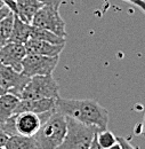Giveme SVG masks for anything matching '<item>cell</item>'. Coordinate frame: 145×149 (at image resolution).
<instances>
[{"mask_svg":"<svg viewBox=\"0 0 145 149\" xmlns=\"http://www.w3.org/2000/svg\"><path fill=\"white\" fill-rule=\"evenodd\" d=\"M26 54L24 45L9 41L0 47V63L8 65L16 71H22V62Z\"/></svg>","mask_w":145,"mask_h":149,"instance_id":"9","label":"cell"},{"mask_svg":"<svg viewBox=\"0 0 145 149\" xmlns=\"http://www.w3.org/2000/svg\"><path fill=\"white\" fill-rule=\"evenodd\" d=\"M89 149H104V148L98 143V141H97V139H96V136H95L94 140H93V142H91Z\"/></svg>","mask_w":145,"mask_h":149,"instance_id":"25","label":"cell"},{"mask_svg":"<svg viewBox=\"0 0 145 149\" xmlns=\"http://www.w3.org/2000/svg\"><path fill=\"white\" fill-rule=\"evenodd\" d=\"M59 86L53 74L31 77L24 90L22 91V100H39V99H57L59 97Z\"/></svg>","mask_w":145,"mask_h":149,"instance_id":"4","label":"cell"},{"mask_svg":"<svg viewBox=\"0 0 145 149\" xmlns=\"http://www.w3.org/2000/svg\"><path fill=\"white\" fill-rule=\"evenodd\" d=\"M16 1V12L15 15L29 24L32 23V19L37 12L44 6L38 0H15Z\"/></svg>","mask_w":145,"mask_h":149,"instance_id":"12","label":"cell"},{"mask_svg":"<svg viewBox=\"0 0 145 149\" xmlns=\"http://www.w3.org/2000/svg\"><path fill=\"white\" fill-rule=\"evenodd\" d=\"M122 1H126V2H129L134 6H136L138 9H141L145 14V0H122Z\"/></svg>","mask_w":145,"mask_h":149,"instance_id":"20","label":"cell"},{"mask_svg":"<svg viewBox=\"0 0 145 149\" xmlns=\"http://www.w3.org/2000/svg\"><path fill=\"white\" fill-rule=\"evenodd\" d=\"M31 25L52 31L61 37L65 38L68 36L66 29H65V22L62 19L57 7L44 5L37 12V14L32 19Z\"/></svg>","mask_w":145,"mask_h":149,"instance_id":"5","label":"cell"},{"mask_svg":"<svg viewBox=\"0 0 145 149\" xmlns=\"http://www.w3.org/2000/svg\"><path fill=\"white\" fill-rule=\"evenodd\" d=\"M5 148L7 149H38L37 142L33 136H23V135H13L9 136Z\"/></svg>","mask_w":145,"mask_h":149,"instance_id":"15","label":"cell"},{"mask_svg":"<svg viewBox=\"0 0 145 149\" xmlns=\"http://www.w3.org/2000/svg\"><path fill=\"white\" fill-rule=\"evenodd\" d=\"M0 149H7V148H5V147H1Z\"/></svg>","mask_w":145,"mask_h":149,"instance_id":"30","label":"cell"},{"mask_svg":"<svg viewBox=\"0 0 145 149\" xmlns=\"http://www.w3.org/2000/svg\"><path fill=\"white\" fill-rule=\"evenodd\" d=\"M14 13H10L7 17H5L0 22V47L9 42L14 24Z\"/></svg>","mask_w":145,"mask_h":149,"instance_id":"17","label":"cell"},{"mask_svg":"<svg viewBox=\"0 0 145 149\" xmlns=\"http://www.w3.org/2000/svg\"><path fill=\"white\" fill-rule=\"evenodd\" d=\"M3 6H5V5H3V2H2V1H1V0H0V8H2V7H3Z\"/></svg>","mask_w":145,"mask_h":149,"instance_id":"29","label":"cell"},{"mask_svg":"<svg viewBox=\"0 0 145 149\" xmlns=\"http://www.w3.org/2000/svg\"><path fill=\"white\" fill-rule=\"evenodd\" d=\"M56 99H39V100H19L15 115L19 112H33L37 115H42L46 112L55 110Z\"/></svg>","mask_w":145,"mask_h":149,"instance_id":"10","label":"cell"},{"mask_svg":"<svg viewBox=\"0 0 145 149\" xmlns=\"http://www.w3.org/2000/svg\"><path fill=\"white\" fill-rule=\"evenodd\" d=\"M66 123L68 131L65 138L57 149H89L94 138L101 131L70 117H66Z\"/></svg>","mask_w":145,"mask_h":149,"instance_id":"3","label":"cell"},{"mask_svg":"<svg viewBox=\"0 0 145 149\" xmlns=\"http://www.w3.org/2000/svg\"><path fill=\"white\" fill-rule=\"evenodd\" d=\"M30 78L21 71L0 63V86L6 93L14 94L21 99L22 91L29 83Z\"/></svg>","mask_w":145,"mask_h":149,"instance_id":"7","label":"cell"},{"mask_svg":"<svg viewBox=\"0 0 145 149\" xmlns=\"http://www.w3.org/2000/svg\"><path fill=\"white\" fill-rule=\"evenodd\" d=\"M10 13H12L10 9H9L7 6H3L2 8H0V22L5 19V17H7Z\"/></svg>","mask_w":145,"mask_h":149,"instance_id":"24","label":"cell"},{"mask_svg":"<svg viewBox=\"0 0 145 149\" xmlns=\"http://www.w3.org/2000/svg\"><path fill=\"white\" fill-rule=\"evenodd\" d=\"M15 15V14H14ZM31 31H32V25L22 21L18 16H14V24H13V30L10 35V42H16L25 45L26 41L31 38Z\"/></svg>","mask_w":145,"mask_h":149,"instance_id":"13","label":"cell"},{"mask_svg":"<svg viewBox=\"0 0 145 149\" xmlns=\"http://www.w3.org/2000/svg\"><path fill=\"white\" fill-rule=\"evenodd\" d=\"M55 110L65 117L73 118L85 125L97 127L101 131L108 130L109 126V111L96 100L57 97Z\"/></svg>","mask_w":145,"mask_h":149,"instance_id":"1","label":"cell"},{"mask_svg":"<svg viewBox=\"0 0 145 149\" xmlns=\"http://www.w3.org/2000/svg\"><path fill=\"white\" fill-rule=\"evenodd\" d=\"M108 149H122V148H121L120 143H119V142H117V143H114L113 146H111V147H110V148H108Z\"/></svg>","mask_w":145,"mask_h":149,"instance_id":"27","label":"cell"},{"mask_svg":"<svg viewBox=\"0 0 145 149\" xmlns=\"http://www.w3.org/2000/svg\"><path fill=\"white\" fill-rule=\"evenodd\" d=\"M39 2H41L42 5H47V6H53V7H57L59 8L61 3L63 0H38Z\"/></svg>","mask_w":145,"mask_h":149,"instance_id":"21","label":"cell"},{"mask_svg":"<svg viewBox=\"0 0 145 149\" xmlns=\"http://www.w3.org/2000/svg\"><path fill=\"white\" fill-rule=\"evenodd\" d=\"M46 112L42 115H37L33 112H19L14 115L15 117V129L19 135L23 136H35L41 127L42 123L48 119V117L55 112Z\"/></svg>","mask_w":145,"mask_h":149,"instance_id":"8","label":"cell"},{"mask_svg":"<svg viewBox=\"0 0 145 149\" xmlns=\"http://www.w3.org/2000/svg\"><path fill=\"white\" fill-rule=\"evenodd\" d=\"M28 54H37L45 56H59L65 45H54L44 40L30 38L24 45Z\"/></svg>","mask_w":145,"mask_h":149,"instance_id":"11","label":"cell"},{"mask_svg":"<svg viewBox=\"0 0 145 149\" xmlns=\"http://www.w3.org/2000/svg\"><path fill=\"white\" fill-rule=\"evenodd\" d=\"M3 94H6V92H5V91H3V88L0 86V96H2Z\"/></svg>","mask_w":145,"mask_h":149,"instance_id":"28","label":"cell"},{"mask_svg":"<svg viewBox=\"0 0 145 149\" xmlns=\"http://www.w3.org/2000/svg\"><path fill=\"white\" fill-rule=\"evenodd\" d=\"M96 139H97L98 143H99L104 149L110 148L111 146H113L114 143L118 142V138L109 130L99 131V132L96 134Z\"/></svg>","mask_w":145,"mask_h":149,"instance_id":"18","label":"cell"},{"mask_svg":"<svg viewBox=\"0 0 145 149\" xmlns=\"http://www.w3.org/2000/svg\"><path fill=\"white\" fill-rule=\"evenodd\" d=\"M19 97L10 93L0 96V124L15 115V110L19 102Z\"/></svg>","mask_w":145,"mask_h":149,"instance_id":"14","label":"cell"},{"mask_svg":"<svg viewBox=\"0 0 145 149\" xmlns=\"http://www.w3.org/2000/svg\"><path fill=\"white\" fill-rule=\"evenodd\" d=\"M1 1L3 2L5 6H7L10 9L12 13L15 14V12H16V1L15 0H1Z\"/></svg>","mask_w":145,"mask_h":149,"instance_id":"23","label":"cell"},{"mask_svg":"<svg viewBox=\"0 0 145 149\" xmlns=\"http://www.w3.org/2000/svg\"><path fill=\"white\" fill-rule=\"evenodd\" d=\"M8 139H9V136L6 134V132H5V131L2 130L1 124H0V148L6 146V143H7Z\"/></svg>","mask_w":145,"mask_h":149,"instance_id":"22","label":"cell"},{"mask_svg":"<svg viewBox=\"0 0 145 149\" xmlns=\"http://www.w3.org/2000/svg\"><path fill=\"white\" fill-rule=\"evenodd\" d=\"M118 142L120 143V146H121L122 149H137V148H135V147L130 143V141L128 140L127 138H125V136L118 138Z\"/></svg>","mask_w":145,"mask_h":149,"instance_id":"19","label":"cell"},{"mask_svg":"<svg viewBox=\"0 0 145 149\" xmlns=\"http://www.w3.org/2000/svg\"><path fill=\"white\" fill-rule=\"evenodd\" d=\"M31 38L44 40V41H47V42H50V44H54V45H65V42H66V39L64 37L57 36L56 33L52 32V31L36 28V26H32Z\"/></svg>","mask_w":145,"mask_h":149,"instance_id":"16","label":"cell"},{"mask_svg":"<svg viewBox=\"0 0 145 149\" xmlns=\"http://www.w3.org/2000/svg\"><path fill=\"white\" fill-rule=\"evenodd\" d=\"M59 56H45L37 54H26L22 62V74L29 78L35 76L53 74L57 67Z\"/></svg>","mask_w":145,"mask_h":149,"instance_id":"6","label":"cell"},{"mask_svg":"<svg viewBox=\"0 0 145 149\" xmlns=\"http://www.w3.org/2000/svg\"><path fill=\"white\" fill-rule=\"evenodd\" d=\"M139 133L145 138V116H144L143 122H142V124H141V131H139Z\"/></svg>","mask_w":145,"mask_h":149,"instance_id":"26","label":"cell"},{"mask_svg":"<svg viewBox=\"0 0 145 149\" xmlns=\"http://www.w3.org/2000/svg\"><path fill=\"white\" fill-rule=\"evenodd\" d=\"M66 131V117L57 111L53 112L33 136L38 149H57L62 145Z\"/></svg>","mask_w":145,"mask_h":149,"instance_id":"2","label":"cell"}]
</instances>
